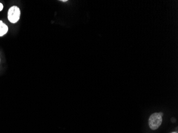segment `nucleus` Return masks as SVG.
<instances>
[{
  "mask_svg": "<svg viewBox=\"0 0 178 133\" xmlns=\"http://www.w3.org/2000/svg\"><path fill=\"white\" fill-rule=\"evenodd\" d=\"M8 31V27L6 24H4L2 21H0V36L5 35Z\"/></svg>",
  "mask_w": 178,
  "mask_h": 133,
  "instance_id": "3",
  "label": "nucleus"
},
{
  "mask_svg": "<svg viewBox=\"0 0 178 133\" xmlns=\"http://www.w3.org/2000/svg\"></svg>",
  "mask_w": 178,
  "mask_h": 133,
  "instance_id": "6",
  "label": "nucleus"
},
{
  "mask_svg": "<svg viewBox=\"0 0 178 133\" xmlns=\"http://www.w3.org/2000/svg\"><path fill=\"white\" fill-rule=\"evenodd\" d=\"M20 10L17 6H13L10 8L7 13V18L11 23H16L20 18Z\"/></svg>",
  "mask_w": 178,
  "mask_h": 133,
  "instance_id": "2",
  "label": "nucleus"
},
{
  "mask_svg": "<svg viewBox=\"0 0 178 133\" xmlns=\"http://www.w3.org/2000/svg\"><path fill=\"white\" fill-rule=\"evenodd\" d=\"M62 1V2H67V0H63V1Z\"/></svg>",
  "mask_w": 178,
  "mask_h": 133,
  "instance_id": "5",
  "label": "nucleus"
},
{
  "mask_svg": "<svg viewBox=\"0 0 178 133\" xmlns=\"http://www.w3.org/2000/svg\"><path fill=\"white\" fill-rule=\"evenodd\" d=\"M162 116L161 112L154 113L151 115L149 119V125L151 129L156 130L158 129L162 122Z\"/></svg>",
  "mask_w": 178,
  "mask_h": 133,
  "instance_id": "1",
  "label": "nucleus"
},
{
  "mask_svg": "<svg viewBox=\"0 0 178 133\" xmlns=\"http://www.w3.org/2000/svg\"><path fill=\"white\" fill-rule=\"evenodd\" d=\"M3 8V6L1 3H0V11H2V9Z\"/></svg>",
  "mask_w": 178,
  "mask_h": 133,
  "instance_id": "4",
  "label": "nucleus"
}]
</instances>
